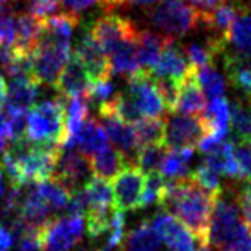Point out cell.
<instances>
[{"label":"cell","instance_id":"obj_1","mask_svg":"<svg viewBox=\"0 0 251 251\" xmlns=\"http://www.w3.org/2000/svg\"><path fill=\"white\" fill-rule=\"evenodd\" d=\"M216 195L199 186L191 176H186L165 181L158 205L179 219L201 247H208V229Z\"/></svg>","mask_w":251,"mask_h":251},{"label":"cell","instance_id":"obj_2","mask_svg":"<svg viewBox=\"0 0 251 251\" xmlns=\"http://www.w3.org/2000/svg\"><path fill=\"white\" fill-rule=\"evenodd\" d=\"M24 138L37 144H56L64 141V98L34 104L26 111Z\"/></svg>","mask_w":251,"mask_h":251},{"label":"cell","instance_id":"obj_3","mask_svg":"<svg viewBox=\"0 0 251 251\" xmlns=\"http://www.w3.org/2000/svg\"><path fill=\"white\" fill-rule=\"evenodd\" d=\"M71 53V40L51 37V35H47L40 30L37 45L30 53L34 78L39 83H47L54 87Z\"/></svg>","mask_w":251,"mask_h":251},{"label":"cell","instance_id":"obj_4","mask_svg":"<svg viewBox=\"0 0 251 251\" xmlns=\"http://www.w3.org/2000/svg\"><path fill=\"white\" fill-rule=\"evenodd\" d=\"M201 11L184 0H162L149 10L152 26L168 37H182L197 27Z\"/></svg>","mask_w":251,"mask_h":251},{"label":"cell","instance_id":"obj_5","mask_svg":"<svg viewBox=\"0 0 251 251\" xmlns=\"http://www.w3.org/2000/svg\"><path fill=\"white\" fill-rule=\"evenodd\" d=\"M247 223L243 221L238 203L230 199H226L219 192L214 199L210 229H208V243L214 248L224 250L237 238Z\"/></svg>","mask_w":251,"mask_h":251},{"label":"cell","instance_id":"obj_6","mask_svg":"<svg viewBox=\"0 0 251 251\" xmlns=\"http://www.w3.org/2000/svg\"><path fill=\"white\" fill-rule=\"evenodd\" d=\"M88 27L106 56H111L112 53L120 50L126 44L136 42L139 30L131 20L120 15H114L111 11L96 18L93 23L88 24Z\"/></svg>","mask_w":251,"mask_h":251},{"label":"cell","instance_id":"obj_7","mask_svg":"<svg viewBox=\"0 0 251 251\" xmlns=\"http://www.w3.org/2000/svg\"><path fill=\"white\" fill-rule=\"evenodd\" d=\"M85 229L83 216L66 214V216L48 219L40 227L42 251H69L80 243Z\"/></svg>","mask_w":251,"mask_h":251},{"label":"cell","instance_id":"obj_8","mask_svg":"<svg viewBox=\"0 0 251 251\" xmlns=\"http://www.w3.org/2000/svg\"><path fill=\"white\" fill-rule=\"evenodd\" d=\"M205 134L206 128L201 115L175 114L173 117L165 119L163 146L167 149H195Z\"/></svg>","mask_w":251,"mask_h":251},{"label":"cell","instance_id":"obj_9","mask_svg":"<svg viewBox=\"0 0 251 251\" xmlns=\"http://www.w3.org/2000/svg\"><path fill=\"white\" fill-rule=\"evenodd\" d=\"M146 186V175L136 165L128 163L114 176V201L120 211L141 210V197Z\"/></svg>","mask_w":251,"mask_h":251},{"label":"cell","instance_id":"obj_10","mask_svg":"<svg viewBox=\"0 0 251 251\" xmlns=\"http://www.w3.org/2000/svg\"><path fill=\"white\" fill-rule=\"evenodd\" d=\"M149 223L170 251H197V238L173 214L157 213Z\"/></svg>","mask_w":251,"mask_h":251},{"label":"cell","instance_id":"obj_11","mask_svg":"<svg viewBox=\"0 0 251 251\" xmlns=\"http://www.w3.org/2000/svg\"><path fill=\"white\" fill-rule=\"evenodd\" d=\"M90 165L88 158L82 155L77 149L61 148L56 158V167H54L53 177L61 182L69 191L83 187L90 177Z\"/></svg>","mask_w":251,"mask_h":251},{"label":"cell","instance_id":"obj_12","mask_svg":"<svg viewBox=\"0 0 251 251\" xmlns=\"http://www.w3.org/2000/svg\"><path fill=\"white\" fill-rule=\"evenodd\" d=\"M74 53L80 58L85 69H87V72L91 77V80H95V78L112 77L111 71H109L107 56L101 50V47L98 45V42L95 40L93 35H91L88 24L83 26L82 29V34L77 40V47Z\"/></svg>","mask_w":251,"mask_h":251},{"label":"cell","instance_id":"obj_13","mask_svg":"<svg viewBox=\"0 0 251 251\" xmlns=\"http://www.w3.org/2000/svg\"><path fill=\"white\" fill-rule=\"evenodd\" d=\"M100 117L102 120L101 125L104 128V131H106L109 143H112L114 148L120 151L126 157L128 162L134 160V155H136L139 146L133 125L124 122L115 112L101 114Z\"/></svg>","mask_w":251,"mask_h":251},{"label":"cell","instance_id":"obj_14","mask_svg":"<svg viewBox=\"0 0 251 251\" xmlns=\"http://www.w3.org/2000/svg\"><path fill=\"white\" fill-rule=\"evenodd\" d=\"M194 67L195 66L189 63V59L184 53V48H179L171 40L165 45L162 53L158 54L157 61L149 71L154 77L173 78V80L181 83L182 78H184Z\"/></svg>","mask_w":251,"mask_h":251},{"label":"cell","instance_id":"obj_15","mask_svg":"<svg viewBox=\"0 0 251 251\" xmlns=\"http://www.w3.org/2000/svg\"><path fill=\"white\" fill-rule=\"evenodd\" d=\"M91 83V77L85 69L83 63L75 53H71L69 59L64 64L63 71L58 77L54 88L58 90L61 98H72V96H87L88 87Z\"/></svg>","mask_w":251,"mask_h":251},{"label":"cell","instance_id":"obj_16","mask_svg":"<svg viewBox=\"0 0 251 251\" xmlns=\"http://www.w3.org/2000/svg\"><path fill=\"white\" fill-rule=\"evenodd\" d=\"M205 95L197 80V67H194L179 83V93H177L176 106L171 114L200 115L205 111Z\"/></svg>","mask_w":251,"mask_h":251},{"label":"cell","instance_id":"obj_17","mask_svg":"<svg viewBox=\"0 0 251 251\" xmlns=\"http://www.w3.org/2000/svg\"><path fill=\"white\" fill-rule=\"evenodd\" d=\"M39 82L32 77L10 78L7 85L3 109L5 111H21L26 112L34 106L35 98L39 95Z\"/></svg>","mask_w":251,"mask_h":251},{"label":"cell","instance_id":"obj_18","mask_svg":"<svg viewBox=\"0 0 251 251\" xmlns=\"http://www.w3.org/2000/svg\"><path fill=\"white\" fill-rule=\"evenodd\" d=\"M42 30V20L30 16L26 11L15 15V42L13 48L23 54H30L37 45Z\"/></svg>","mask_w":251,"mask_h":251},{"label":"cell","instance_id":"obj_19","mask_svg":"<svg viewBox=\"0 0 251 251\" xmlns=\"http://www.w3.org/2000/svg\"><path fill=\"white\" fill-rule=\"evenodd\" d=\"M128 163L130 162L126 160V157L109 143L101 151H98L95 155H91L88 158L90 171L95 176L104 177V179L114 177Z\"/></svg>","mask_w":251,"mask_h":251},{"label":"cell","instance_id":"obj_20","mask_svg":"<svg viewBox=\"0 0 251 251\" xmlns=\"http://www.w3.org/2000/svg\"><path fill=\"white\" fill-rule=\"evenodd\" d=\"M208 167H211L214 171H218L219 175L237 177L242 179L240 168H238L237 158L234 154V144L230 141H221L214 148H211L208 152H205V160Z\"/></svg>","mask_w":251,"mask_h":251},{"label":"cell","instance_id":"obj_21","mask_svg":"<svg viewBox=\"0 0 251 251\" xmlns=\"http://www.w3.org/2000/svg\"><path fill=\"white\" fill-rule=\"evenodd\" d=\"M173 40V37H168L165 34L152 32L149 29L138 30V40H136V50H138V61L143 69H151L157 61L158 54L162 53L165 45Z\"/></svg>","mask_w":251,"mask_h":251},{"label":"cell","instance_id":"obj_22","mask_svg":"<svg viewBox=\"0 0 251 251\" xmlns=\"http://www.w3.org/2000/svg\"><path fill=\"white\" fill-rule=\"evenodd\" d=\"M107 143L109 139L106 136V131H104L102 125L96 119L88 117L75 138V149L82 155L90 158L98 151H101Z\"/></svg>","mask_w":251,"mask_h":251},{"label":"cell","instance_id":"obj_23","mask_svg":"<svg viewBox=\"0 0 251 251\" xmlns=\"http://www.w3.org/2000/svg\"><path fill=\"white\" fill-rule=\"evenodd\" d=\"M83 191H85L87 201H88L87 210H93V211L115 210L114 191H112V186L109 184L107 179H104V177H100V176H95V175L90 176L87 179V182L83 184Z\"/></svg>","mask_w":251,"mask_h":251},{"label":"cell","instance_id":"obj_24","mask_svg":"<svg viewBox=\"0 0 251 251\" xmlns=\"http://www.w3.org/2000/svg\"><path fill=\"white\" fill-rule=\"evenodd\" d=\"M195 149L184 148V149H167L165 157L160 165V173L165 179H177V177H186L191 173L189 165L192 162Z\"/></svg>","mask_w":251,"mask_h":251},{"label":"cell","instance_id":"obj_25","mask_svg":"<svg viewBox=\"0 0 251 251\" xmlns=\"http://www.w3.org/2000/svg\"><path fill=\"white\" fill-rule=\"evenodd\" d=\"M126 251H162V242L149 221L138 224L125 237Z\"/></svg>","mask_w":251,"mask_h":251},{"label":"cell","instance_id":"obj_26","mask_svg":"<svg viewBox=\"0 0 251 251\" xmlns=\"http://www.w3.org/2000/svg\"><path fill=\"white\" fill-rule=\"evenodd\" d=\"M34 187H35V191L39 192L40 197L44 199L45 203L48 205V208L51 210V213L64 210L67 203H69L71 191L66 189L61 182H58L54 177L34 182Z\"/></svg>","mask_w":251,"mask_h":251},{"label":"cell","instance_id":"obj_27","mask_svg":"<svg viewBox=\"0 0 251 251\" xmlns=\"http://www.w3.org/2000/svg\"><path fill=\"white\" fill-rule=\"evenodd\" d=\"M131 125L136 133L139 148L149 144H163L165 117H143Z\"/></svg>","mask_w":251,"mask_h":251},{"label":"cell","instance_id":"obj_28","mask_svg":"<svg viewBox=\"0 0 251 251\" xmlns=\"http://www.w3.org/2000/svg\"><path fill=\"white\" fill-rule=\"evenodd\" d=\"M227 42L235 47L237 53L251 51V15L240 11L235 21L232 23L227 34Z\"/></svg>","mask_w":251,"mask_h":251},{"label":"cell","instance_id":"obj_29","mask_svg":"<svg viewBox=\"0 0 251 251\" xmlns=\"http://www.w3.org/2000/svg\"><path fill=\"white\" fill-rule=\"evenodd\" d=\"M197 80L203 95L210 98H219L226 93V82L224 77L216 71L213 64L197 67Z\"/></svg>","mask_w":251,"mask_h":251},{"label":"cell","instance_id":"obj_30","mask_svg":"<svg viewBox=\"0 0 251 251\" xmlns=\"http://www.w3.org/2000/svg\"><path fill=\"white\" fill-rule=\"evenodd\" d=\"M230 120L238 141L251 139V98L248 101L237 100L232 104Z\"/></svg>","mask_w":251,"mask_h":251},{"label":"cell","instance_id":"obj_31","mask_svg":"<svg viewBox=\"0 0 251 251\" xmlns=\"http://www.w3.org/2000/svg\"><path fill=\"white\" fill-rule=\"evenodd\" d=\"M165 152H167V148H165L163 144L143 146V148H139L136 151V155H134L136 167L143 171L144 175L152 173V171H158L165 157Z\"/></svg>","mask_w":251,"mask_h":251},{"label":"cell","instance_id":"obj_32","mask_svg":"<svg viewBox=\"0 0 251 251\" xmlns=\"http://www.w3.org/2000/svg\"><path fill=\"white\" fill-rule=\"evenodd\" d=\"M189 176L197 182L199 186L206 189L208 192L219 194L221 192V175L214 171L206 163H200L197 168L189 173Z\"/></svg>","mask_w":251,"mask_h":251},{"label":"cell","instance_id":"obj_33","mask_svg":"<svg viewBox=\"0 0 251 251\" xmlns=\"http://www.w3.org/2000/svg\"><path fill=\"white\" fill-rule=\"evenodd\" d=\"M23 3L24 11L37 20H45L56 15L61 10V0H18Z\"/></svg>","mask_w":251,"mask_h":251},{"label":"cell","instance_id":"obj_34","mask_svg":"<svg viewBox=\"0 0 251 251\" xmlns=\"http://www.w3.org/2000/svg\"><path fill=\"white\" fill-rule=\"evenodd\" d=\"M163 184H165V177L158 171H152V173L146 175V186H144L143 197H141V208L158 203Z\"/></svg>","mask_w":251,"mask_h":251},{"label":"cell","instance_id":"obj_35","mask_svg":"<svg viewBox=\"0 0 251 251\" xmlns=\"http://www.w3.org/2000/svg\"><path fill=\"white\" fill-rule=\"evenodd\" d=\"M238 168H240L242 179L251 181V139L238 141L237 148H234Z\"/></svg>","mask_w":251,"mask_h":251},{"label":"cell","instance_id":"obj_36","mask_svg":"<svg viewBox=\"0 0 251 251\" xmlns=\"http://www.w3.org/2000/svg\"><path fill=\"white\" fill-rule=\"evenodd\" d=\"M237 203H238V208H240L243 221L251 227V181H248L247 184L242 187L240 194H238Z\"/></svg>","mask_w":251,"mask_h":251},{"label":"cell","instance_id":"obj_37","mask_svg":"<svg viewBox=\"0 0 251 251\" xmlns=\"http://www.w3.org/2000/svg\"><path fill=\"white\" fill-rule=\"evenodd\" d=\"M11 143V131H10V122L8 115L3 111V107L0 109V155L8 149Z\"/></svg>","mask_w":251,"mask_h":251},{"label":"cell","instance_id":"obj_38","mask_svg":"<svg viewBox=\"0 0 251 251\" xmlns=\"http://www.w3.org/2000/svg\"><path fill=\"white\" fill-rule=\"evenodd\" d=\"M157 0H119L120 7H126V5H152Z\"/></svg>","mask_w":251,"mask_h":251},{"label":"cell","instance_id":"obj_39","mask_svg":"<svg viewBox=\"0 0 251 251\" xmlns=\"http://www.w3.org/2000/svg\"><path fill=\"white\" fill-rule=\"evenodd\" d=\"M5 95H7V83H5V78L2 75V72H0V109L3 107Z\"/></svg>","mask_w":251,"mask_h":251},{"label":"cell","instance_id":"obj_40","mask_svg":"<svg viewBox=\"0 0 251 251\" xmlns=\"http://www.w3.org/2000/svg\"><path fill=\"white\" fill-rule=\"evenodd\" d=\"M3 191V186H2V170H0V195H2Z\"/></svg>","mask_w":251,"mask_h":251},{"label":"cell","instance_id":"obj_41","mask_svg":"<svg viewBox=\"0 0 251 251\" xmlns=\"http://www.w3.org/2000/svg\"><path fill=\"white\" fill-rule=\"evenodd\" d=\"M200 251H210V250H208V247H201V250Z\"/></svg>","mask_w":251,"mask_h":251},{"label":"cell","instance_id":"obj_42","mask_svg":"<svg viewBox=\"0 0 251 251\" xmlns=\"http://www.w3.org/2000/svg\"><path fill=\"white\" fill-rule=\"evenodd\" d=\"M5 2H11V0H0V3H5Z\"/></svg>","mask_w":251,"mask_h":251}]
</instances>
